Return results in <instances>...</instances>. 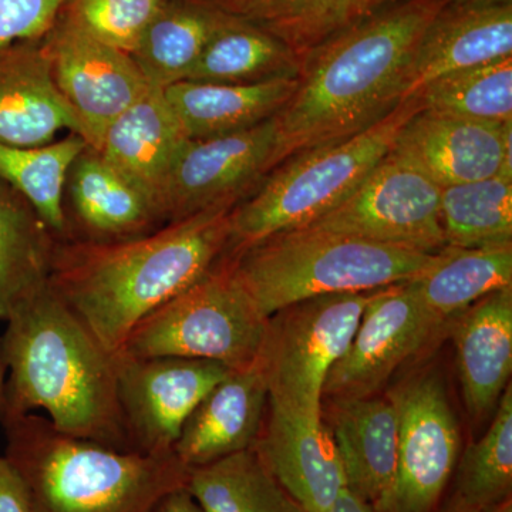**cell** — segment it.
<instances>
[{"mask_svg": "<svg viewBox=\"0 0 512 512\" xmlns=\"http://www.w3.org/2000/svg\"><path fill=\"white\" fill-rule=\"evenodd\" d=\"M64 130L82 137L79 120L53 82L40 40L0 46V143L45 146Z\"/></svg>", "mask_w": 512, "mask_h": 512, "instance_id": "cell-19", "label": "cell"}, {"mask_svg": "<svg viewBox=\"0 0 512 512\" xmlns=\"http://www.w3.org/2000/svg\"><path fill=\"white\" fill-rule=\"evenodd\" d=\"M0 512H32L28 490L5 456H0Z\"/></svg>", "mask_w": 512, "mask_h": 512, "instance_id": "cell-38", "label": "cell"}, {"mask_svg": "<svg viewBox=\"0 0 512 512\" xmlns=\"http://www.w3.org/2000/svg\"><path fill=\"white\" fill-rule=\"evenodd\" d=\"M275 147V117L238 133L188 141L165 185L161 224L234 208L274 170Z\"/></svg>", "mask_w": 512, "mask_h": 512, "instance_id": "cell-13", "label": "cell"}, {"mask_svg": "<svg viewBox=\"0 0 512 512\" xmlns=\"http://www.w3.org/2000/svg\"><path fill=\"white\" fill-rule=\"evenodd\" d=\"M268 320L227 255L134 328L117 355L210 360L229 369L258 363Z\"/></svg>", "mask_w": 512, "mask_h": 512, "instance_id": "cell-7", "label": "cell"}, {"mask_svg": "<svg viewBox=\"0 0 512 512\" xmlns=\"http://www.w3.org/2000/svg\"><path fill=\"white\" fill-rule=\"evenodd\" d=\"M296 79L254 84L184 82L164 89L190 140L225 136L265 123L291 99Z\"/></svg>", "mask_w": 512, "mask_h": 512, "instance_id": "cell-24", "label": "cell"}, {"mask_svg": "<svg viewBox=\"0 0 512 512\" xmlns=\"http://www.w3.org/2000/svg\"><path fill=\"white\" fill-rule=\"evenodd\" d=\"M57 241L30 202L0 180V322L49 282Z\"/></svg>", "mask_w": 512, "mask_h": 512, "instance_id": "cell-28", "label": "cell"}, {"mask_svg": "<svg viewBox=\"0 0 512 512\" xmlns=\"http://www.w3.org/2000/svg\"><path fill=\"white\" fill-rule=\"evenodd\" d=\"M390 399L397 412L396 476L382 512H431L460 457L461 437L436 373L412 377Z\"/></svg>", "mask_w": 512, "mask_h": 512, "instance_id": "cell-10", "label": "cell"}, {"mask_svg": "<svg viewBox=\"0 0 512 512\" xmlns=\"http://www.w3.org/2000/svg\"><path fill=\"white\" fill-rule=\"evenodd\" d=\"M164 0H67L64 18L104 45L136 50Z\"/></svg>", "mask_w": 512, "mask_h": 512, "instance_id": "cell-35", "label": "cell"}, {"mask_svg": "<svg viewBox=\"0 0 512 512\" xmlns=\"http://www.w3.org/2000/svg\"><path fill=\"white\" fill-rule=\"evenodd\" d=\"M440 332L410 281L377 289L348 350L330 369L323 397L373 396Z\"/></svg>", "mask_w": 512, "mask_h": 512, "instance_id": "cell-14", "label": "cell"}, {"mask_svg": "<svg viewBox=\"0 0 512 512\" xmlns=\"http://www.w3.org/2000/svg\"><path fill=\"white\" fill-rule=\"evenodd\" d=\"M268 409L259 363L231 370L185 421L174 456L188 470L254 447Z\"/></svg>", "mask_w": 512, "mask_h": 512, "instance_id": "cell-18", "label": "cell"}, {"mask_svg": "<svg viewBox=\"0 0 512 512\" xmlns=\"http://www.w3.org/2000/svg\"><path fill=\"white\" fill-rule=\"evenodd\" d=\"M457 491L478 510H487L512 494V389L508 384L493 423L457 463Z\"/></svg>", "mask_w": 512, "mask_h": 512, "instance_id": "cell-33", "label": "cell"}, {"mask_svg": "<svg viewBox=\"0 0 512 512\" xmlns=\"http://www.w3.org/2000/svg\"><path fill=\"white\" fill-rule=\"evenodd\" d=\"M153 512H204V510L191 491L187 487H181L165 495Z\"/></svg>", "mask_w": 512, "mask_h": 512, "instance_id": "cell-39", "label": "cell"}, {"mask_svg": "<svg viewBox=\"0 0 512 512\" xmlns=\"http://www.w3.org/2000/svg\"><path fill=\"white\" fill-rule=\"evenodd\" d=\"M423 109L416 97L357 136L295 154L275 170L229 215L232 255L262 239L306 227L342 204L370 171L392 151L400 128Z\"/></svg>", "mask_w": 512, "mask_h": 512, "instance_id": "cell-6", "label": "cell"}, {"mask_svg": "<svg viewBox=\"0 0 512 512\" xmlns=\"http://www.w3.org/2000/svg\"><path fill=\"white\" fill-rule=\"evenodd\" d=\"M87 147L74 133L45 146L0 143V180L30 202L59 241L72 238L64 190L74 161Z\"/></svg>", "mask_w": 512, "mask_h": 512, "instance_id": "cell-29", "label": "cell"}, {"mask_svg": "<svg viewBox=\"0 0 512 512\" xmlns=\"http://www.w3.org/2000/svg\"><path fill=\"white\" fill-rule=\"evenodd\" d=\"M188 141L164 90L151 86L110 124L96 151L147 198L160 221L165 185Z\"/></svg>", "mask_w": 512, "mask_h": 512, "instance_id": "cell-17", "label": "cell"}, {"mask_svg": "<svg viewBox=\"0 0 512 512\" xmlns=\"http://www.w3.org/2000/svg\"><path fill=\"white\" fill-rule=\"evenodd\" d=\"M227 256L266 318L303 299L402 284L436 258L312 225L278 232Z\"/></svg>", "mask_w": 512, "mask_h": 512, "instance_id": "cell-5", "label": "cell"}, {"mask_svg": "<svg viewBox=\"0 0 512 512\" xmlns=\"http://www.w3.org/2000/svg\"><path fill=\"white\" fill-rule=\"evenodd\" d=\"M5 323L0 423L43 412L60 433L133 451L121 416L116 355L49 282L20 302Z\"/></svg>", "mask_w": 512, "mask_h": 512, "instance_id": "cell-3", "label": "cell"}, {"mask_svg": "<svg viewBox=\"0 0 512 512\" xmlns=\"http://www.w3.org/2000/svg\"><path fill=\"white\" fill-rule=\"evenodd\" d=\"M40 45L84 141L97 150L110 124L151 89L150 83L131 55L87 35L62 13Z\"/></svg>", "mask_w": 512, "mask_h": 512, "instance_id": "cell-12", "label": "cell"}, {"mask_svg": "<svg viewBox=\"0 0 512 512\" xmlns=\"http://www.w3.org/2000/svg\"><path fill=\"white\" fill-rule=\"evenodd\" d=\"M376 291L315 296L269 316L258 360L269 406L313 419L323 416L326 377L348 350Z\"/></svg>", "mask_w": 512, "mask_h": 512, "instance_id": "cell-8", "label": "cell"}, {"mask_svg": "<svg viewBox=\"0 0 512 512\" xmlns=\"http://www.w3.org/2000/svg\"><path fill=\"white\" fill-rule=\"evenodd\" d=\"M222 12L266 25L295 12L305 0H208Z\"/></svg>", "mask_w": 512, "mask_h": 512, "instance_id": "cell-37", "label": "cell"}, {"mask_svg": "<svg viewBox=\"0 0 512 512\" xmlns=\"http://www.w3.org/2000/svg\"><path fill=\"white\" fill-rule=\"evenodd\" d=\"M511 56L512 6L467 9L444 5L416 47L403 101L444 74Z\"/></svg>", "mask_w": 512, "mask_h": 512, "instance_id": "cell-22", "label": "cell"}, {"mask_svg": "<svg viewBox=\"0 0 512 512\" xmlns=\"http://www.w3.org/2000/svg\"><path fill=\"white\" fill-rule=\"evenodd\" d=\"M447 247H512V181L495 177L441 190Z\"/></svg>", "mask_w": 512, "mask_h": 512, "instance_id": "cell-31", "label": "cell"}, {"mask_svg": "<svg viewBox=\"0 0 512 512\" xmlns=\"http://www.w3.org/2000/svg\"><path fill=\"white\" fill-rule=\"evenodd\" d=\"M67 0H0V46L42 40Z\"/></svg>", "mask_w": 512, "mask_h": 512, "instance_id": "cell-36", "label": "cell"}, {"mask_svg": "<svg viewBox=\"0 0 512 512\" xmlns=\"http://www.w3.org/2000/svg\"><path fill=\"white\" fill-rule=\"evenodd\" d=\"M67 184L77 225L72 238L121 241L161 227L147 198L93 148L76 158Z\"/></svg>", "mask_w": 512, "mask_h": 512, "instance_id": "cell-23", "label": "cell"}, {"mask_svg": "<svg viewBox=\"0 0 512 512\" xmlns=\"http://www.w3.org/2000/svg\"><path fill=\"white\" fill-rule=\"evenodd\" d=\"M424 309L440 330L488 293L512 285V247H447L410 279Z\"/></svg>", "mask_w": 512, "mask_h": 512, "instance_id": "cell-25", "label": "cell"}, {"mask_svg": "<svg viewBox=\"0 0 512 512\" xmlns=\"http://www.w3.org/2000/svg\"><path fill=\"white\" fill-rule=\"evenodd\" d=\"M439 184L390 151L352 194L312 227L421 252L447 248Z\"/></svg>", "mask_w": 512, "mask_h": 512, "instance_id": "cell-9", "label": "cell"}, {"mask_svg": "<svg viewBox=\"0 0 512 512\" xmlns=\"http://www.w3.org/2000/svg\"><path fill=\"white\" fill-rule=\"evenodd\" d=\"M399 2L402 0H305L286 18L261 26L301 59L323 40Z\"/></svg>", "mask_w": 512, "mask_h": 512, "instance_id": "cell-34", "label": "cell"}, {"mask_svg": "<svg viewBox=\"0 0 512 512\" xmlns=\"http://www.w3.org/2000/svg\"><path fill=\"white\" fill-rule=\"evenodd\" d=\"M483 512H512V503L511 497L505 498V500L500 501V503L491 505L487 510Z\"/></svg>", "mask_w": 512, "mask_h": 512, "instance_id": "cell-43", "label": "cell"}, {"mask_svg": "<svg viewBox=\"0 0 512 512\" xmlns=\"http://www.w3.org/2000/svg\"><path fill=\"white\" fill-rule=\"evenodd\" d=\"M225 16L208 0H164L131 53L150 86L187 80Z\"/></svg>", "mask_w": 512, "mask_h": 512, "instance_id": "cell-26", "label": "cell"}, {"mask_svg": "<svg viewBox=\"0 0 512 512\" xmlns=\"http://www.w3.org/2000/svg\"><path fill=\"white\" fill-rule=\"evenodd\" d=\"M6 460L28 490L32 512H153L187 487L174 454L117 450L60 433L43 414L0 423Z\"/></svg>", "mask_w": 512, "mask_h": 512, "instance_id": "cell-4", "label": "cell"}, {"mask_svg": "<svg viewBox=\"0 0 512 512\" xmlns=\"http://www.w3.org/2000/svg\"><path fill=\"white\" fill-rule=\"evenodd\" d=\"M299 70L301 59L274 33L227 13L187 80L254 84L296 79Z\"/></svg>", "mask_w": 512, "mask_h": 512, "instance_id": "cell-27", "label": "cell"}, {"mask_svg": "<svg viewBox=\"0 0 512 512\" xmlns=\"http://www.w3.org/2000/svg\"><path fill=\"white\" fill-rule=\"evenodd\" d=\"M254 444L272 477L306 512H326L348 488L345 468L325 419L269 406Z\"/></svg>", "mask_w": 512, "mask_h": 512, "instance_id": "cell-15", "label": "cell"}, {"mask_svg": "<svg viewBox=\"0 0 512 512\" xmlns=\"http://www.w3.org/2000/svg\"><path fill=\"white\" fill-rule=\"evenodd\" d=\"M348 488L382 512L397 464V412L390 396L332 399L326 424Z\"/></svg>", "mask_w": 512, "mask_h": 512, "instance_id": "cell-20", "label": "cell"}, {"mask_svg": "<svg viewBox=\"0 0 512 512\" xmlns=\"http://www.w3.org/2000/svg\"><path fill=\"white\" fill-rule=\"evenodd\" d=\"M444 5L402 0L303 53L295 93L275 116L274 170L369 130L403 103L416 47Z\"/></svg>", "mask_w": 512, "mask_h": 512, "instance_id": "cell-1", "label": "cell"}, {"mask_svg": "<svg viewBox=\"0 0 512 512\" xmlns=\"http://www.w3.org/2000/svg\"><path fill=\"white\" fill-rule=\"evenodd\" d=\"M6 369L3 365L2 355H0V402H2L3 389H5Z\"/></svg>", "mask_w": 512, "mask_h": 512, "instance_id": "cell-44", "label": "cell"}, {"mask_svg": "<svg viewBox=\"0 0 512 512\" xmlns=\"http://www.w3.org/2000/svg\"><path fill=\"white\" fill-rule=\"evenodd\" d=\"M464 403L471 419L497 409L512 372V285L488 293L453 323Z\"/></svg>", "mask_w": 512, "mask_h": 512, "instance_id": "cell-21", "label": "cell"}, {"mask_svg": "<svg viewBox=\"0 0 512 512\" xmlns=\"http://www.w3.org/2000/svg\"><path fill=\"white\" fill-rule=\"evenodd\" d=\"M446 5L454 8L491 9L512 6V0H446Z\"/></svg>", "mask_w": 512, "mask_h": 512, "instance_id": "cell-41", "label": "cell"}, {"mask_svg": "<svg viewBox=\"0 0 512 512\" xmlns=\"http://www.w3.org/2000/svg\"><path fill=\"white\" fill-rule=\"evenodd\" d=\"M413 97L424 110L507 123L512 120V56L444 74Z\"/></svg>", "mask_w": 512, "mask_h": 512, "instance_id": "cell-32", "label": "cell"}, {"mask_svg": "<svg viewBox=\"0 0 512 512\" xmlns=\"http://www.w3.org/2000/svg\"><path fill=\"white\" fill-rule=\"evenodd\" d=\"M187 488L204 512H306L272 477L254 448L192 468Z\"/></svg>", "mask_w": 512, "mask_h": 512, "instance_id": "cell-30", "label": "cell"}, {"mask_svg": "<svg viewBox=\"0 0 512 512\" xmlns=\"http://www.w3.org/2000/svg\"><path fill=\"white\" fill-rule=\"evenodd\" d=\"M117 393L131 450L174 454L185 421L231 372L210 360L116 355Z\"/></svg>", "mask_w": 512, "mask_h": 512, "instance_id": "cell-11", "label": "cell"}, {"mask_svg": "<svg viewBox=\"0 0 512 512\" xmlns=\"http://www.w3.org/2000/svg\"><path fill=\"white\" fill-rule=\"evenodd\" d=\"M232 208H215L121 241H57L49 284L117 355L151 312L210 272L227 252Z\"/></svg>", "mask_w": 512, "mask_h": 512, "instance_id": "cell-2", "label": "cell"}, {"mask_svg": "<svg viewBox=\"0 0 512 512\" xmlns=\"http://www.w3.org/2000/svg\"><path fill=\"white\" fill-rule=\"evenodd\" d=\"M511 123L421 109L400 128L392 151L441 188L487 180L500 170Z\"/></svg>", "mask_w": 512, "mask_h": 512, "instance_id": "cell-16", "label": "cell"}, {"mask_svg": "<svg viewBox=\"0 0 512 512\" xmlns=\"http://www.w3.org/2000/svg\"><path fill=\"white\" fill-rule=\"evenodd\" d=\"M326 512H380L375 505L367 503V501L360 498L359 495L346 488L342 494L339 495L335 504Z\"/></svg>", "mask_w": 512, "mask_h": 512, "instance_id": "cell-40", "label": "cell"}, {"mask_svg": "<svg viewBox=\"0 0 512 512\" xmlns=\"http://www.w3.org/2000/svg\"><path fill=\"white\" fill-rule=\"evenodd\" d=\"M440 512H483L474 507V505L468 504L466 500L460 497L457 493L444 504Z\"/></svg>", "mask_w": 512, "mask_h": 512, "instance_id": "cell-42", "label": "cell"}]
</instances>
